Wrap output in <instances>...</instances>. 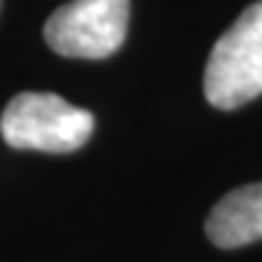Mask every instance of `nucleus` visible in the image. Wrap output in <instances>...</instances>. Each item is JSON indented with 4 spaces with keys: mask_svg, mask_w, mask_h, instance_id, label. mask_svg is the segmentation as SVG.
<instances>
[{
    "mask_svg": "<svg viewBox=\"0 0 262 262\" xmlns=\"http://www.w3.org/2000/svg\"><path fill=\"white\" fill-rule=\"evenodd\" d=\"M0 134L14 150L73 152L94 134V115L56 94H16L0 115Z\"/></svg>",
    "mask_w": 262,
    "mask_h": 262,
    "instance_id": "f257e3e1",
    "label": "nucleus"
},
{
    "mask_svg": "<svg viewBox=\"0 0 262 262\" xmlns=\"http://www.w3.org/2000/svg\"><path fill=\"white\" fill-rule=\"evenodd\" d=\"M204 94L217 110H235L262 94V0L214 43L204 70Z\"/></svg>",
    "mask_w": 262,
    "mask_h": 262,
    "instance_id": "f03ea898",
    "label": "nucleus"
},
{
    "mask_svg": "<svg viewBox=\"0 0 262 262\" xmlns=\"http://www.w3.org/2000/svg\"><path fill=\"white\" fill-rule=\"evenodd\" d=\"M128 0H70L43 27L49 49L70 59H107L126 40Z\"/></svg>",
    "mask_w": 262,
    "mask_h": 262,
    "instance_id": "7ed1b4c3",
    "label": "nucleus"
},
{
    "mask_svg": "<svg viewBox=\"0 0 262 262\" xmlns=\"http://www.w3.org/2000/svg\"><path fill=\"white\" fill-rule=\"evenodd\" d=\"M206 235L220 249L262 241V182L230 190L206 217Z\"/></svg>",
    "mask_w": 262,
    "mask_h": 262,
    "instance_id": "20e7f679",
    "label": "nucleus"
}]
</instances>
